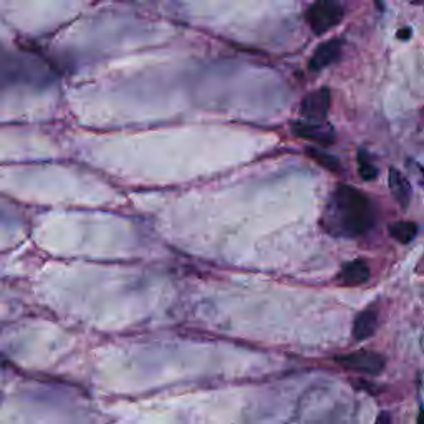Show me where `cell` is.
I'll list each match as a JSON object with an SVG mask.
<instances>
[{"instance_id": "cell-18", "label": "cell", "mask_w": 424, "mask_h": 424, "mask_svg": "<svg viewBox=\"0 0 424 424\" xmlns=\"http://www.w3.org/2000/svg\"><path fill=\"white\" fill-rule=\"evenodd\" d=\"M420 170H421V167H420ZM421 172H423V182H424V170H421Z\"/></svg>"}, {"instance_id": "cell-10", "label": "cell", "mask_w": 424, "mask_h": 424, "mask_svg": "<svg viewBox=\"0 0 424 424\" xmlns=\"http://www.w3.org/2000/svg\"><path fill=\"white\" fill-rule=\"evenodd\" d=\"M418 234V226L415 222H395L390 226V236L400 244H410Z\"/></svg>"}, {"instance_id": "cell-3", "label": "cell", "mask_w": 424, "mask_h": 424, "mask_svg": "<svg viewBox=\"0 0 424 424\" xmlns=\"http://www.w3.org/2000/svg\"><path fill=\"white\" fill-rule=\"evenodd\" d=\"M335 361L345 370L361 373V375H380L386 366L385 356L370 350H358L338 355L335 356Z\"/></svg>"}, {"instance_id": "cell-1", "label": "cell", "mask_w": 424, "mask_h": 424, "mask_svg": "<svg viewBox=\"0 0 424 424\" xmlns=\"http://www.w3.org/2000/svg\"><path fill=\"white\" fill-rule=\"evenodd\" d=\"M376 222L373 202L360 189L340 184L330 194L326 202L321 227L330 236L353 239L370 232Z\"/></svg>"}, {"instance_id": "cell-15", "label": "cell", "mask_w": 424, "mask_h": 424, "mask_svg": "<svg viewBox=\"0 0 424 424\" xmlns=\"http://www.w3.org/2000/svg\"><path fill=\"white\" fill-rule=\"evenodd\" d=\"M418 424H424V408H421L420 415H418Z\"/></svg>"}, {"instance_id": "cell-8", "label": "cell", "mask_w": 424, "mask_h": 424, "mask_svg": "<svg viewBox=\"0 0 424 424\" xmlns=\"http://www.w3.org/2000/svg\"><path fill=\"white\" fill-rule=\"evenodd\" d=\"M338 279L341 284L348 285V287L361 285L370 279V267H368V264L361 259L351 260V262L345 264L343 267H341Z\"/></svg>"}, {"instance_id": "cell-5", "label": "cell", "mask_w": 424, "mask_h": 424, "mask_svg": "<svg viewBox=\"0 0 424 424\" xmlns=\"http://www.w3.org/2000/svg\"><path fill=\"white\" fill-rule=\"evenodd\" d=\"M292 133L295 136L302 138V140L316 141L320 145H333L335 143V130L330 125H321V123L315 121H295L292 123Z\"/></svg>"}, {"instance_id": "cell-12", "label": "cell", "mask_w": 424, "mask_h": 424, "mask_svg": "<svg viewBox=\"0 0 424 424\" xmlns=\"http://www.w3.org/2000/svg\"><path fill=\"white\" fill-rule=\"evenodd\" d=\"M358 172L363 181H373V180H376V176H378L376 166L373 165L370 156H368V152L363 150H360V152H358Z\"/></svg>"}, {"instance_id": "cell-16", "label": "cell", "mask_w": 424, "mask_h": 424, "mask_svg": "<svg viewBox=\"0 0 424 424\" xmlns=\"http://www.w3.org/2000/svg\"><path fill=\"white\" fill-rule=\"evenodd\" d=\"M376 4H378V7H380V9H383V4H381V0H376Z\"/></svg>"}, {"instance_id": "cell-2", "label": "cell", "mask_w": 424, "mask_h": 424, "mask_svg": "<svg viewBox=\"0 0 424 424\" xmlns=\"http://www.w3.org/2000/svg\"><path fill=\"white\" fill-rule=\"evenodd\" d=\"M343 5L338 0H315L306 10V22L315 35H324L335 29L343 19Z\"/></svg>"}, {"instance_id": "cell-13", "label": "cell", "mask_w": 424, "mask_h": 424, "mask_svg": "<svg viewBox=\"0 0 424 424\" xmlns=\"http://www.w3.org/2000/svg\"><path fill=\"white\" fill-rule=\"evenodd\" d=\"M376 424H391V415L388 411H381L376 418Z\"/></svg>"}, {"instance_id": "cell-6", "label": "cell", "mask_w": 424, "mask_h": 424, "mask_svg": "<svg viewBox=\"0 0 424 424\" xmlns=\"http://www.w3.org/2000/svg\"><path fill=\"white\" fill-rule=\"evenodd\" d=\"M341 50H343V42H341L340 38H331L320 43L319 47L315 48V52L311 53L309 68L311 71H320L326 68V66L335 63V61L340 58Z\"/></svg>"}, {"instance_id": "cell-17", "label": "cell", "mask_w": 424, "mask_h": 424, "mask_svg": "<svg viewBox=\"0 0 424 424\" xmlns=\"http://www.w3.org/2000/svg\"><path fill=\"white\" fill-rule=\"evenodd\" d=\"M411 2H415V4H418V2H423V0H411Z\"/></svg>"}, {"instance_id": "cell-7", "label": "cell", "mask_w": 424, "mask_h": 424, "mask_svg": "<svg viewBox=\"0 0 424 424\" xmlns=\"http://www.w3.org/2000/svg\"><path fill=\"white\" fill-rule=\"evenodd\" d=\"M388 186H390L393 197L396 199V202L400 204L403 209L410 206L413 196L411 184L396 167H390V171H388Z\"/></svg>"}, {"instance_id": "cell-14", "label": "cell", "mask_w": 424, "mask_h": 424, "mask_svg": "<svg viewBox=\"0 0 424 424\" xmlns=\"http://www.w3.org/2000/svg\"><path fill=\"white\" fill-rule=\"evenodd\" d=\"M398 38H400V40L411 38V29H401L400 32H398Z\"/></svg>"}, {"instance_id": "cell-11", "label": "cell", "mask_w": 424, "mask_h": 424, "mask_svg": "<svg viewBox=\"0 0 424 424\" xmlns=\"http://www.w3.org/2000/svg\"><path fill=\"white\" fill-rule=\"evenodd\" d=\"M306 155H309V156H310L311 160H314V161L319 162L320 166L326 167V170L335 171V172H338V171L341 170L340 161L336 160L335 156L329 155V152H324V151L316 150V148H309V150H306Z\"/></svg>"}, {"instance_id": "cell-9", "label": "cell", "mask_w": 424, "mask_h": 424, "mask_svg": "<svg viewBox=\"0 0 424 424\" xmlns=\"http://www.w3.org/2000/svg\"><path fill=\"white\" fill-rule=\"evenodd\" d=\"M378 326V314L375 310H365L356 315L353 321V336L355 340H366L375 335Z\"/></svg>"}, {"instance_id": "cell-4", "label": "cell", "mask_w": 424, "mask_h": 424, "mask_svg": "<svg viewBox=\"0 0 424 424\" xmlns=\"http://www.w3.org/2000/svg\"><path fill=\"white\" fill-rule=\"evenodd\" d=\"M331 105V95L329 88H320L311 91L305 96L300 103L299 113L302 115V118L306 121L320 123L329 116Z\"/></svg>"}]
</instances>
